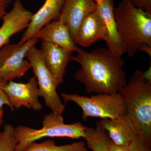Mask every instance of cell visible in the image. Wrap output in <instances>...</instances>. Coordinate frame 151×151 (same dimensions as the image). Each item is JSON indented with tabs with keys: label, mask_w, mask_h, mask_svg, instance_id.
<instances>
[{
	"label": "cell",
	"mask_w": 151,
	"mask_h": 151,
	"mask_svg": "<svg viewBox=\"0 0 151 151\" xmlns=\"http://www.w3.org/2000/svg\"><path fill=\"white\" fill-rule=\"evenodd\" d=\"M70 60L78 63L81 68L75 73L77 81L85 86L88 93H118L127 83L124 60L115 57L107 48L96 49L90 52L81 48Z\"/></svg>",
	"instance_id": "obj_1"
},
{
	"label": "cell",
	"mask_w": 151,
	"mask_h": 151,
	"mask_svg": "<svg viewBox=\"0 0 151 151\" xmlns=\"http://www.w3.org/2000/svg\"><path fill=\"white\" fill-rule=\"evenodd\" d=\"M124 101L126 115L138 134L151 146V81L145 72L137 70L119 92Z\"/></svg>",
	"instance_id": "obj_2"
},
{
	"label": "cell",
	"mask_w": 151,
	"mask_h": 151,
	"mask_svg": "<svg viewBox=\"0 0 151 151\" xmlns=\"http://www.w3.org/2000/svg\"><path fill=\"white\" fill-rule=\"evenodd\" d=\"M117 28L126 53L134 55L142 44L151 46V14L134 6L130 0H121L115 8Z\"/></svg>",
	"instance_id": "obj_3"
},
{
	"label": "cell",
	"mask_w": 151,
	"mask_h": 151,
	"mask_svg": "<svg viewBox=\"0 0 151 151\" xmlns=\"http://www.w3.org/2000/svg\"><path fill=\"white\" fill-rule=\"evenodd\" d=\"M88 128L80 122L65 124L62 114L52 112L45 116L42 127L40 129H37L23 126L15 128L14 134L18 141L15 151H23L30 143L44 138L84 139Z\"/></svg>",
	"instance_id": "obj_4"
},
{
	"label": "cell",
	"mask_w": 151,
	"mask_h": 151,
	"mask_svg": "<svg viewBox=\"0 0 151 151\" xmlns=\"http://www.w3.org/2000/svg\"><path fill=\"white\" fill-rule=\"evenodd\" d=\"M61 95L65 102L71 101L81 108L84 122L89 117L117 119L126 115L124 101L119 92L96 94L89 97L64 93Z\"/></svg>",
	"instance_id": "obj_5"
},
{
	"label": "cell",
	"mask_w": 151,
	"mask_h": 151,
	"mask_svg": "<svg viewBox=\"0 0 151 151\" xmlns=\"http://www.w3.org/2000/svg\"><path fill=\"white\" fill-rule=\"evenodd\" d=\"M26 58L32 68L38 85L40 96L52 112L62 114L65 106L57 92L54 78L45 65L40 50L35 45L29 50Z\"/></svg>",
	"instance_id": "obj_6"
},
{
	"label": "cell",
	"mask_w": 151,
	"mask_h": 151,
	"mask_svg": "<svg viewBox=\"0 0 151 151\" xmlns=\"http://www.w3.org/2000/svg\"><path fill=\"white\" fill-rule=\"evenodd\" d=\"M38 40L35 37L21 45L8 44L0 50V79L13 81L22 77L31 68L26 58L29 50L36 45Z\"/></svg>",
	"instance_id": "obj_7"
},
{
	"label": "cell",
	"mask_w": 151,
	"mask_h": 151,
	"mask_svg": "<svg viewBox=\"0 0 151 151\" xmlns=\"http://www.w3.org/2000/svg\"><path fill=\"white\" fill-rule=\"evenodd\" d=\"M2 88L14 110L24 107L40 111L43 108L39 100L40 93L35 76L25 83L5 81Z\"/></svg>",
	"instance_id": "obj_8"
},
{
	"label": "cell",
	"mask_w": 151,
	"mask_h": 151,
	"mask_svg": "<svg viewBox=\"0 0 151 151\" xmlns=\"http://www.w3.org/2000/svg\"><path fill=\"white\" fill-rule=\"evenodd\" d=\"M12 9L2 18L0 27V48L9 44L13 36L26 29L33 14L25 8L21 0H14Z\"/></svg>",
	"instance_id": "obj_9"
},
{
	"label": "cell",
	"mask_w": 151,
	"mask_h": 151,
	"mask_svg": "<svg viewBox=\"0 0 151 151\" xmlns=\"http://www.w3.org/2000/svg\"><path fill=\"white\" fill-rule=\"evenodd\" d=\"M41 53L45 65L54 78L56 86L63 81L68 62L72 52L58 45L46 42H42Z\"/></svg>",
	"instance_id": "obj_10"
},
{
	"label": "cell",
	"mask_w": 151,
	"mask_h": 151,
	"mask_svg": "<svg viewBox=\"0 0 151 151\" xmlns=\"http://www.w3.org/2000/svg\"><path fill=\"white\" fill-rule=\"evenodd\" d=\"M97 6L93 0H64L58 19L68 28L74 41L80 24Z\"/></svg>",
	"instance_id": "obj_11"
},
{
	"label": "cell",
	"mask_w": 151,
	"mask_h": 151,
	"mask_svg": "<svg viewBox=\"0 0 151 151\" xmlns=\"http://www.w3.org/2000/svg\"><path fill=\"white\" fill-rule=\"evenodd\" d=\"M115 8L114 0H104L97 5V10L105 24L107 49L113 56L119 57L126 53V50L117 28Z\"/></svg>",
	"instance_id": "obj_12"
},
{
	"label": "cell",
	"mask_w": 151,
	"mask_h": 151,
	"mask_svg": "<svg viewBox=\"0 0 151 151\" xmlns=\"http://www.w3.org/2000/svg\"><path fill=\"white\" fill-rule=\"evenodd\" d=\"M64 2V0H45L41 7L36 13L33 14L29 24L18 44L21 45L35 37L42 28L58 19Z\"/></svg>",
	"instance_id": "obj_13"
},
{
	"label": "cell",
	"mask_w": 151,
	"mask_h": 151,
	"mask_svg": "<svg viewBox=\"0 0 151 151\" xmlns=\"http://www.w3.org/2000/svg\"><path fill=\"white\" fill-rule=\"evenodd\" d=\"M35 37L42 42L54 44L72 52H77L80 48L73 40L68 28L58 19L42 28Z\"/></svg>",
	"instance_id": "obj_14"
},
{
	"label": "cell",
	"mask_w": 151,
	"mask_h": 151,
	"mask_svg": "<svg viewBox=\"0 0 151 151\" xmlns=\"http://www.w3.org/2000/svg\"><path fill=\"white\" fill-rule=\"evenodd\" d=\"M105 40V28L103 19L96 10L84 19L76 32V43L88 47L98 40Z\"/></svg>",
	"instance_id": "obj_15"
},
{
	"label": "cell",
	"mask_w": 151,
	"mask_h": 151,
	"mask_svg": "<svg viewBox=\"0 0 151 151\" xmlns=\"http://www.w3.org/2000/svg\"><path fill=\"white\" fill-rule=\"evenodd\" d=\"M99 122L111 140L119 145H129L133 139L139 134L127 115L117 119H102Z\"/></svg>",
	"instance_id": "obj_16"
},
{
	"label": "cell",
	"mask_w": 151,
	"mask_h": 151,
	"mask_svg": "<svg viewBox=\"0 0 151 151\" xmlns=\"http://www.w3.org/2000/svg\"><path fill=\"white\" fill-rule=\"evenodd\" d=\"M108 134L97 122L95 128H89L86 132L84 139L86 141L87 148L92 151H108Z\"/></svg>",
	"instance_id": "obj_17"
},
{
	"label": "cell",
	"mask_w": 151,
	"mask_h": 151,
	"mask_svg": "<svg viewBox=\"0 0 151 151\" xmlns=\"http://www.w3.org/2000/svg\"><path fill=\"white\" fill-rule=\"evenodd\" d=\"M23 151H89L85 142H78L63 145H57L53 140H47L41 143H30Z\"/></svg>",
	"instance_id": "obj_18"
},
{
	"label": "cell",
	"mask_w": 151,
	"mask_h": 151,
	"mask_svg": "<svg viewBox=\"0 0 151 151\" xmlns=\"http://www.w3.org/2000/svg\"><path fill=\"white\" fill-rule=\"evenodd\" d=\"M15 128L6 124L0 132V151H15L18 141L14 134Z\"/></svg>",
	"instance_id": "obj_19"
},
{
	"label": "cell",
	"mask_w": 151,
	"mask_h": 151,
	"mask_svg": "<svg viewBox=\"0 0 151 151\" xmlns=\"http://www.w3.org/2000/svg\"><path fill=\"white\" fill-rule=\"evenodd\" d=\"M129 146L130 151H151V146L139 134L133 139Z\"/></svg>",
	"instance_id": "obj_20"
},
{
	"label": "cell",
	"mask_w": 151,
	"mask_h": 151,
	"mask_svg": "<svg viewBox=\"0 0 151 151\" xmlns=\"http://www.w3.org/2000/svg\"><path fill=\"white\" fill-rule=\"evenodd\" d=\"M131 4L151 14V0H130Z\"/></svg>",
	"instance_id": "obj_21"
},
{
	"label": "cell",
	"mask_w": 151,
	"mask_h": 151,
	"mask_svg": "<svg viewBox=\"0 0 151 151\" xmlns=\"http://www.w3.org/2000/svg\"><path fill=\"white\" fill-rule=\"evenodd\" d=\"M5 81L0 79V108H2L4 105H7L8 106L12 111H15L14 109L13 108L12 106L10 103L6 94L4 92L2 88V86Z\"/></svg>",
	"instance_id": "obj_22"
},
{
	"label": "cell",
	"mask_w": 151,
	"mask_h": 151,
	"mask_svg": "<svg viewBox=\"0 0 151 151\" xmlns=\"http://www.w3.org/2000/svg\"><path fill=\"white\" fill-rule=\"evenodd\" d=\"M108 151H130L129 146L116 145L113 142L110 138L108 141Z\"/></svg>",
	"instance_id": "obj_23"
},
{
	"label": "cell",
	"mask_w": 151,
	"mask_h": 151,
	"mask_svg": "<svg viewBox=\"0 0 151 151\" xmlns=\"http://www.w3.org/2000/svg\"><path fill=\"white\" fill-rule=\"evenodd\" d=\"M14 0H0V19L6 13V9Z\"/></svg>",
	"instance_id": "obj_24"
},
{
	"label": "cell",
	"mask_w": 151,
	"mask_h": 151,
	"mask_svg": "<svg viewBox=\"0 0 151 151\" xmlns=\"http://www.w3.org/2000/svg\"><path fill=\"white\" fill-rule=\"evenodd\" d=\"M138 50L145 52L151 56V46H149L146 44H142L139 47Z\"/></svg>",
	"instance_id": "obj_25"
},
{
	"label": "cell",
	"mask_w": 151,
	"mask_h": 151,
	"mask_svg": "<svg viewBox=\"0 0 151 151\" xmlns=\"http://www.w3.org/2000/svg\"><path fill=\"white\" fill-rule=\"evenodd\" d=\"M4 111L2 108H0V127L2 124L4 120Z\"/></svg>",
	"instance_id": "obj_26"
},
{
	"label": "cell",
	"mask_w": 151,
	"mask_h": 151,
	"mask_svg": "<svg viewBox=\"0 0 151 151\" xmlns=\"http://www.w3.org/2000/svg\"><path fill=\"white\" fill-rule=\"evenodd\" d=\"M104 0H93V1L96 3V4L98 5H100V4H102V3L103 2V1Z\"/></svg>",
	"instance_id": "obj_27"
}]
</instances>
